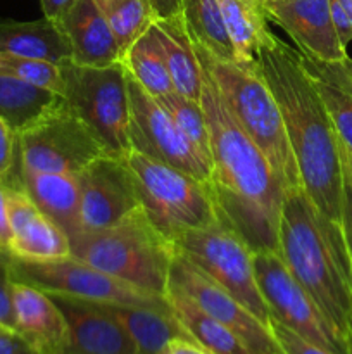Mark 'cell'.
Listing matches in <instances>:
<instances>
[{"mask_svg":"<svg viewBox=\"0 0 352 354\" xmlns=\"http://www.w3.org/2000/svg\"><path fill=\"white\" fill-rule=\"evenodd\" d=\"M200 68V107L209 128L213 161L209 189L221 223L231 228L252 252L280 254L278 221L285 190L261 149L228 109L211 73L202 64Z\"/></svg>","mask_w":352,"mask_h":354,"instance_id":"cell-1","label":"cell"},{"mask_svg":"<svg viewBox=\"0 0 352 354\" xmlns=\"http://www.w3.org/2000/svg\"><path fill=\"white\" fill-rule=\"evenodd\" d=\"M257 64L278 104L300 187L320 216L342 232L340 145L313 75L300 52L273 31L257 48Z\"/></svg>","mask_w":352,"mask_h":354,"instance_id":"cell-2","label":"cell"},{"mask_svg":"<svg viewBox=\"0 0 352 354\" xmlns=\"http://www.w3.org/2000/svg\"><path fill=\"white\" fill-rule=\"evenodd\" d=\"M278 245L293 279L345 341L352 318V270L344 237L320 216L302 187L283 196Z\"/></svg>","mask_w":352,"mask_h":354,"instance_id":"cell-3","label":"cell"},{"mask_svg":"<svg viewBox=\"0 0 352 354\" xmlns=\"http://www.w3.org/2000/svg\"><path fill=\"white\" fill-rule=\"evenodd\" d=\"M71 258L130 286L166 297L176 248L152 225L141 207L119 223L69 239Z\"/></svg>","mask_w":352,"mask_h":354,"instance_id":"cell-4","label":"cell"},{"mask_svg":"<svg viewBox=\"0 0 352 354\" xmlns=\"http://www.w3.org/2000/svg\"><path fill=\"white\" fill-rule=\"evenodd\" d=\"M197 59L216 82L224 104L242 130L261 149L285 192L300 187L299 169L286 138L282 114L259 64H238L216 57L193 44Z\"/></svg>","mask_w":352,"mask_h":354,"instance_id":"cell-5","label":"cell"},{"mask_svg":"<svg viewBox=\"0 0 352 354\" xmlns=\"http://www.w3.org/2000/svg\"><path fill=\"white\" fill-rule=\"evenodd\" d=\"M138 204L155 228L175 242L190 230L221 225L209 183L200 182L140 152L124 156Z\"/></svg>","mask_w":352,"mask_h":354,"instance_id":"cell-6","label":"cell"},{"mask_svg":"<svg viewBox=\"0 0 352 354\" xmlns=\"http://www.w3.org/2000/svg\"><path fill=\"white\" fill-rule=\"evenodd\" d=\"M61 66L62 100L93 131L109 156L124 158L130 145V99L123 64L92 68L68 59Z\"/></svg>","mask_w":352,"mask_h":354,"instance_id":"cell-7","label":"cell"},{"mask_svg":"<svg viewBox=\"0 0 352 354\" xmlns=\"http://www.w3.org/2000/svg\"><path fill=\"white\" fill-rule=\"evenodd\" d=\"M173 244L178 254L223 287L266 327L271 325V315L255 282L252 251L231 228L221 223L206 230H190Z\"/></svg>","mask_w":352,"mask_h":354,"instance_id":"cell-8","label":"cell"},{"mask_svg":"<svg viewBox=\"0 0 352 354\" xmlns=\"http://www.w3.org/2000/svg\"><path fill=\"white\" fill-rule=\"evenodd\" d=\"M9 268L12 282L37 287L47 294H64L93 303L171 311L166 297L130 286L75 258L59 261H24L9 254Z\"/></svg>","mask_w":352,"mask_h":354,"instance_id":"cell-9","label":"cell"},{"mask_svg":"<svg viewBox=\"0 0 352 354\" xmlns=\"http://www.w3.org/2000/svg\"><path fill=\"white\" fill-rule=\"evenodd\" d=\"M102 154L99 138L64 100L17 131V165L33 171L78 175Z\"/></svg>","mask_w":352,"mask_h":354,"instance_id":"cell-10","label":"cell"},{"mask_svg":"<svg viewBox=\"0 0 352 354\" xmlns=\"http://www.w3.org/2000/svg\"><path fill=\"white\" fill-rule=\"evenodd\" d=\"M255 282L271 320L285 325L306 341L335 354H349L344 339L328 324L309 294L299 286L275 251L252 252Z\"/></svg>","mask_w":352,"mask_h":354,"instance_id":"cell-11","label":"cell"},{"mask_svg":"<svg viewBox=\"0 0 352 354\" xmlns=\"http://www.w3.org/2000/svg\"><path fill=\"white\" fill-rule=\"evenodd\" d=\"M126 86L130 99L131 151L209 183L213 180V165L185 137L157 100L145 92L128 71Z\"/></svg>","mask_w":352,"mask_h":354,"instance_id":"cell-12","label":"cell"},{"mask_svg":"<svg viewBox=\"0 0 352 354\" xmlns=\"http://www.w3.org/2000/svg\"><path fill=\"white\" fill-rule=\"evenodd\" d=\"M169 286L192 297L207 315L230 328L251 354H285L271 328L178 252L169 270Z\"/></svg>","mask_w":352,"mask_h":354,"instance_id":"cell-13","label":"cell"},{"mask_svg":"<svg viewBox=\"0 0 352 354\" xmlns=\"http://www.w3.org/2000/svg\"><path fill=\"white\" fill-rule=\"evenodd\" d=\"M83 232H99L119 223L140 207L124 158L102 154L76 175Z\"/></svg>","mask_w":352,"mask_h":354,"instance_id":"cell-14","label":"cell"},{"mask_svg":"<svg viewBox=\"0 0 352 354\" xmlns=\"http://www.w3.org/2000/svg\"><path fill=\"white\" fill-rule=\"evenodd\" d=\"M266 14L311 61L342 62L349 57L330 14V0H266Z\"/></svg>","mask_w":352,"mask_h":354,"instance_id":"cell-15","label":"cell"},{"mask_svg":"<svg viewBox=\"0 0 352 354\" xmlns=\"http://www.w3.org/2000/svg\"><path fill=\"white\" fill-rule=\"evenodd\" d=\"M10 225L9 254L24 261H59L71 258L69 239L30 199L17 180V169L6 182Z\"/></svg>","mask_w":352,"mask_h":354,"instance_id":"cell-16","label":"cell"},{"mask_svg":"<svg viewBox=\"0 0 352 354\" xmlns=\"http://www.w3.org/2000/svg\"><path fill=\"white\" fill-rule=\"evenodd\" d=\"M64 315L68 334L59 354H137L135 342L104 303L50 294Z\"/></svg>","mask_w":352,"mask_h":354,"instance_id":"cell-17","label":"cell"},{"mask_svg":"<svg viewBox=\"0 0 352 354\" xmlns=\"http://www.w3.org/2000/svg\"><path fill=\"white\" fill-rule=\"evenodd\" d=\"M78 66L107 68L121 64L116 37L95 0H75L59 21Z\"/></svg>","mask_w":352,"mask_h":354,"instance_id":"cell-18","label":"cell"},{"mask_svg":"<svg viewBox=\"0 0 352 354\" xmlns=\"http://www.w3.org/2000/svg\"><path fill=\"white\" fill-rule=\"evenodd\" d=\"M12 308L16 332L41 354L61 353L68 325L50 294L26 283L12 282Z\"/></svg>","mask_w":352,"mask_h":354,"instance_id":"cell-19","label":"cell"},{"mask_svg":"<svg viewBox=\"0 0 352 354\" xmlns=\"http://www.w3.org/2000/svg\"><path fill=\"white\" fill-rule=\"evenodd\" d=\"M17 180L38 209L54 221L68 239L83 232L79 216V189L76 175L33 171L17 165Z\"/></svg>","mask_w":352,"mask_h":354,"instance_id":"cell-20","label":"cell"},{"mask_svg":"<svg viewBox=\"0 0 352 354\" xmlns=\"http://www.w3.org/2000/svg\"><path fill=\"white\" fill-rule=\"evenodd\" d=\"M0 54L62 64L71 59V47L61 24L47 17L37 21L0 19Z\"/></svg>","mask_w":352,"mask_h":354,"instance_id":"cell-21","label":"cell"},{"mask_svg":"<svg viewBox=\"0 0 352 354\" xmlns=\"http://www.w3.org/2000/svg\"><path fill=\"white\" fill-rule=\"evenodd\" d=\"M173 86L190 100L200 102L202 68L182 16L154 21Z\"/></svg>","mask_w":352,"mask_h":354,"instance_id":"cell-22","label":"cell"},{"mask_svg":"<svg viewBox=\"0 0 352 354\" xmlns=\"http://www.w3.org/2000/svg\"><path fill=\"white\" fill-rule=\"evenodd\" d=\"M166 299L171 308V313L185 328L190 339L207 354H251L230 328L207 315L185 292L168 286Z\"/></svg>","mask_w":352,"mask_h":354,"instance_id":"cell-23","label":"cell"},{"mask_svg":"<svg viewBox=\"0 0 352 354\" xmlns=\"http://www.w3.org/2000/svg\"><path fill=\"white\" fill-rule=\"evenodd\" d=\"M224 28L233 47L235 62L255 64L257 48L271 33L266 0H217Z\"/></svg>","mask_w":352,"mask_h":354,"instance_id":"cell-24","label":"cell"},{"mask_svg":"<svg viewBox=\"0 0 352 354\" xmlns=\"http://www.w3.org/2000/svg\"><path fill=\"white\" fill-rule=\"evenodd\" d=\"M135 342L137 354H159L176 337H188L171 311L155 308L106 304Z\"/></svg>","mask_w":352,"mask_h":354,"instance_id":"cell-25","label":"cell"},{"mask_svg":"<svg viewBox=\"0 0 352 354\" xmlns=\"http://www.w3.org/2000/svg\"><path fill=\"white\" fill-rule=\"evenodd\" d=\"M121 64L152 97H161L175 90L154 24L128 48Z\"/></svg>","mask_w":352,"mask_h":354,"instance_id":"cell-26","label":"cell"},{"mask_svg":"<svg viewBox=\"0 0 352 354\" xmlns=\"http://www.w3.org/2000/svg\"><path fill=\"white\" fill-rule=\"evenodd\" d=\"M61 95L21 80L0 75V118L16 131L54 109Z\"/></svg>","mask_w":352,"mask_h":354,"instance_id":"cell-27","label":"cell"},{"mask_svg":"<svg viewBox=\"0 0 352 354\" xmlns=\"http://www.w3.org/2000/svg\"><path fill=\"white\" fill-rule=\"evenodd\" d=\"M182 17L193 44L216 57L235 61L217 0H182Z\"/></svg>","mask_w":352,"mask_h":354,"instance_id":"cell-28","label":"cell"},{"mask_svg":"<svg viewBox=\"0 0 352 354\" xmlns=\"http://www.w3.org/2000/svg\"><path fill=\"white\" fill-rule=\"evenodd\" d=\"M106 16L117 45L121 59L128 48L154 24L155 17L148 0H95Z\"/></svg>","mask_w":352,"mask_h":354,"instance_id":"cell-29","label":"cell"},{"mask_svg":"<svg viewBox=\"0 0 352 354\" xmlns=\"http://www.w3.org/2000/svg\"><path fill=\"white\" fill-rule=\"evenodd\" d=\"M154 99L169 114V118L178 124L185 137L199 149L200 154L213 165L209 147V128H207V121L200 102L186 99L176 90L161 97H154Z\"/></svg>","mask_w":352,"mask_h":354,"instance_id":"cell-30","label":"cell"},{"mask_svg":"<svg viewBox=\"0 0 352 354\" xmlns=\"http://www.w3.org/2000/svg\"><path fill=\"white\" fill-rule=\"evenodd\" d=\"M0 75L10 76V78L21 80L24 83H30V85L50 90L57 95H62V90H64L61 66L50 61L0 54Z\"/></svg>","mask_w":352,"mask_h":354,"instance_id":"cell-31","label":"cell"},{"mask_svg":"<svg viewBox=\"0 0 352 354\" xmlns=\"http://www.w3.org/2000/svg\"><path fill=\"white\" fill-rule=\"evenodd\" d=\"M342 147L352 154V92L313 76Z\"/></svg>","mask_w":352,"mask_h":354,"instance_id":"cell-32","label":"cell"},{"mask_svg":"<svg viewBox=\"0 0 352 354\" xmlns=\"http://www.w3.org/2000/svg\"><path fill=\"white\" fill-rule=\"evenodd\" d=\"M17 169V131L0 118V182L6 183Z\"/></svg>","mask_w":352,"mask_h":354,"instance_id":"cell-33","label":"cell"},{"mask_svg":"<svg viewBox=\"0 0 352 354\" xmlns=\"http://www.w3.org/2000/svg\"><path fill=\"white\" fill-rule=\"evenodd\" d=\"M269 328H271L273 335H275L280 348L283 349V353L285 354H335L331 351H326V349L320 348V346L313 344V342L306 341V339L297 335L295 332L286 328L285 325L278 324L276 320H271Z\"/></svg>","mask_w":352,"mask_h":354,"instance_id":"cell-34","label":"cell"},{"mask_svg":"<svg viewBox=\"0 0 352 354\" xmlns=\"http://www.w3.org/2000/svg\"><path fill=\"white\" fill-rule=\"evenodd\" d=\"M0 327L16 330L12 308V277L9 268V254H0Z\"/></svg>","mask_w":352,"mask_h":354,"instance_id":"cell-35","label":"cell"},{"mask_svg":"<svg viewBox=\"0 0 352 354\" xmlns=\"http://www.w3.org/2000/svg\"><path fill=\"white\" fill-rule=\"evenodd\" d=\"M344 173V183H342V206H340V228L344 237L345 251H347L349 263L352 270V178Z\"/></svg>","mask_w":352,"mask_h":354,"instance_id":"cell-36","label":"cell"},{"mask_svg":"<svg viewBox=\"0 0 352 354\" xmlns=\"http://www.w3.org/2000/svg\"><path fill=\"white\" fill-rule=\"evenodd\" d=\"M0 354H41L16 330L0 332Z\"/></svg>","mask_w":352,"mask_h":354,"instance_id":"cell-37","label":"cell"},{"mask_svg":"<svg viewBox=\"0 0 352 354\" xmlns=\"http://www.w3.org/2000/svg\"><path fill=\"white\" fill-rule=\"evenodd\" d=\"M10 239L12 234H10L9 213H7L6 183L0 182V254H9Z\"/></svg>","mask_w":352,"mask_h":354,"instance_id":"cell-38","label":"cell"},{"mask_svg":"<svg viewBox=\"0 0 352 354\" xmlns=\"http://www.w3.org/2000/svg\"><path fill=\"white\" fill-rule=\"evenodd\" d=\"M155 21L182 16V0H148Z\"/></svg>","mask_w":352,"mask_h":354,"instance_id":"cell-39","label":"cell"},{"mask_svg":"<svg viewBox=\"0 0 352 354\" xmlns=\"http://www.w3.org/2000/svg\"><path fill=\"white\" fill-rule=\"evenodd\" d=\"M159 354H207L199 344L188 337H176L168 342L164 349Z\"/></svg>","mask_w":352,"mask_h":354,"instance_id":"cell-40","label":"cell"},{"mask_svg":"<svg viewBox=\"0 0 352 354\" xmlns=\"http://www.w3.org/2000/svg\"><path fill=\"white\" fill-rule=\"evenodd\" d=\"M72 2H75V0H40L43 17L59 23L61 17L66 14V10L72 6Z\"/></svg>","mask_w":352,"mask_h":354,"instance_id":"cell-41","label":"cell"},{"mask_svg":"<svg viewBox=\"0 0 352 354\" xmlns=\"http://www.w3.org/2000/svg\"><path fill=\"white\" fill-rule=\"evenodd\" d=\"M338 145H340V142H338ZM340 161H342V169H344V171L352 178V154L345 151L342 145H340Z\"/></svg>","mask_w":352,"mask_h":354,"instance_id":"cell-42","label":"cell"},{"mask_svg":"<svg viewBox=\"0 0 352 354\" xmlns=\"http://www.w3.org/2000/svg\"><path fill=\"white\" fill-rule=\"evenodd\" d=\"M345 344H347L349 354H352V318H351V325H349L347 335H345Z\"/></svg>","mask_w":352,"mask_h":354,"instance_id":"cell-43","label":"cell"},{"mask_svg":"<svg viewBox=\"0 0 352 354\" xmlns=\"http://www.w3.org/2000/svg\"><path fill=\"white\" fill-rule=\"evenodd\" d=\"M344 68H345V71H347L349 80H351V83H352V59L351 57L345 59V61H344Z\"/></svg>","mask_w":352,"mask_h":354,"instance_id":"cell-44","label":"cell"},{"mask_svg":"<svg viewBox=\"0 0 352 354\" xmlns=\"http://www.w3.org/2000/svg\"><path fill=\"white\" fill-rule=\"evenodd\" d=\"M2 330H9V328H3V327H0V332H2Z\"/></svg>","mask_w":352,"mask_h":354,"instance_id":"cell-45","label":"cell"}]
</instances>
